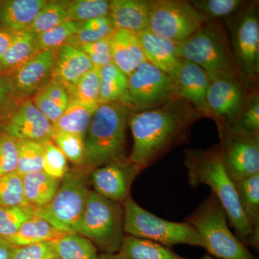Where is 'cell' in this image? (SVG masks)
I'll return each mask as SVG.
<instances>
[{
	"label": "cell",
	"instance_id": "1",
	"mask_svg": "<svg viewBox=\"0 0 259 259\" xmlns=\"http://www.w3.org/2000/svg\"><path fill=\"white\" fill-rule=\"evenodd\" d=\"M201 117L190 103L177 97L157 108L131 111L128 126L134 144L127 158L148 168L185 141L191 126Z\"/></svg>",
	"mask_w": 259,
	"mask_h": 259
},
{
	"label": "cell",
	"instance_id": "2",
	"mask_svg": "<svg viewBox=\"0 0 259 259\" xmlns=\"http://www.w3.org/2000/svg\"><path fill=\"white\" fill-rule=\"evenodd\" d=\"M185 165L192 187L209 186L222 205L236 236L250 246L252 232L243 215L234 182L228 176L220 152L219 145L206 150H185Z\"/></svg>",
	"mask_w": 259,
	"mask_h": 259
},
{
	"label": "cell",
	"instance_id": "3",
	"mask_svg": "<svg viewBox=\"0 0 259 259\" xmlns=\"http://www.w3.org/2000/svg\"><path fill=\"white\" fill-rule=\"evenodd\" d=\"M131 109L120 103L99 104L84 139V161L81 169L98 167L127 158L126 130Z\"/></svg>",
	"mask_w": 259,
	"mask_h": 259
},
{
	"label": "cell",
	"instance_id": "4",
	"mask_svg": "<svg viewBox=\"0 0 259 259\" xmlns=\"http://www.w3.org/2000/svg\"><path fill=\"white\" fill-rule=\"evenodd\" d=\"M177 54L208 74L229 75L248 85L237 66L227 32L218 22H206L191 36L177 42Z\"/></svg>",
	"mask_w": 259,
	"mask_h": 259
},
{
	"label": "cell",
	"instance_id": "5",
	"mask_svg": "<svg viewBox=\"0 0 259 259\" xmlns=\"http://www.w3.org/2000/svg\"><path fill=\"white\" fill-rule=\"evenodd\" d=\"M224 209L212 193L186 219L202 237L209 255L220 259H257L228 226Z\"/></svg>",
	"mask_w": 259,
	"mask_h": 259
},
{
	"label": "cell",
	"instance_id": "6",
	"mask_svg": "<svg viewBox=\"0 0 259 259\" xmlns=\"http://www.w3.org/2000/svg\"><path fill=\"white\" fill-rule=\"evenodd\" d=\"M74 233L88 238L102 253H118L125 236L123 204L92 190Z\"/></svg>",
	"mask_w": 259,
	"mask_h": 259
},
{
	"label": "cell",
	"instance_id": "7",
	"mask_svg": "<svg viewBox=\"0 0 259 259\" xmlns=\"http://www.w3.org/2000/svg\"><path fill=\"white\" fill-rule=\"evenodd\" d=\"M123 209L126 235L156 242L168 248L177 244L205 247L202 237L188 223L162 219L141 207L131 196L124 202Z\"/></svg>",
	"mask_w": 259,
	"mask_h": 259
},
{
	"label": "cell",
	"instance_id": "8",
	"mask_svg": "<svg viewBox=\"0 0 259 259\" xmlns=\"http://www.w3.org/2000/svg\"><path fill=\"white\" fill-rule=\"evenodd\" d=\"M91 187L90 173L77 167L71 168L61 180L52 200L44 207L34 209V215L61 232L74 233L93 190Z\"/></svg>",
	"mask_w": 259,
	"mask_h": 259
},
{
	"label": "cell",
	"instance_id": "9",
	"mask_svg": "<svg viewBox=\"0 0 259 259\" xmlns=\"http://www.w3.org/2000/svg\"><path fill=\"white\" fill-rule=\"evenodd\" d=\"M228 20L230 42L237 66L247 83L254 82L259 73L258 3H248Z\"/></svg>",
	"mask_w": 259,
	"mask_h": 259
},
{
	"label": "cell",
	"instance_id": "10",
	"mask_svg": "<svg viewBox=\"0 0 259 259\" xmlns=\"http://www.w3.org/2000/svg\"><path fill=\"white\" fill-rule=\"evenodd\" d=\"M219 148L225 168L233 182L259 174V133L236 124L218 127Z\"/></svg>",
	"mask_w": 259,
	"mask_h": 259
},
{
	"label": "cell",
	"instance_id": "11",
	"mask_svg": "<svg viewBox=\"0 0 259 259\" xmlns=\"http://www.w3.org/2000/svg\"><path fill=\"white\" fill-rule=\"evenodd\" d=\"M149 3L148 30L167 40L183 41L207 22L190 1L151 0Z\"/></svg>",
	"mask_w": 259,
	"mask_h": 259
},
{
	"label": "cell",
	"instance_id": "12",
	"mask_svg": "<svg viewBox=\"0 0 259 259\" xmlns=\"http://www.w3.org/2000/svg\"><path fill=\"white\" fill-rule=\"evenodd\" d=\"M127 79L132 111L157 108L177 97L171 78L147 61L140 64Z\"/></svg>",
	"mask_w": 259,
	"mask_h": 259
},
{
	"label": "cell",
	"instance_id": "13",
	"mask_svg": "<svg viewBox=\"0 0 259 259\" xmlns=\"http://www.w3.org/2000/svg\"><path fill=\"white\" fill-rule=\"evenodd\" d=\"M208 75L209 81L206 102L210 118L216 121L218 127L236 124L248 96L245 85L229 75Z\"/></svg>",
	"mask_w": 259,
	"mask_h": 259
},
{
	"label": "cell",
	"instance_id": "14",
	"mask_svg": "<svg viewBox=\"0 0 259 259\" xmlns=\"http://www.w3.org/2000/svg\"><path fill=\"white\" fill-rule=\"evenodd\" d=\"M143 170L127 158L107 163L90 172L91 187L102 197L123 204L131 197L133 182Z\"/></svg>",
	"mask_w": 259,
	"mask_h": 259
},
{
	"label": "cell",
	"instance_id": "15",
	"mask_svg": "<svg viewBox=\"0 0 259 259\" xmlns=\"http://www.w3.org/2000/svg\"><path fill=\"white\" fill-rule=\"evenodd\" d=\"M3 133L18 141L42 142L52 140L54 129L34 105L31 99H24L3 122Z\"/></svg>",
	"mask_w": 259,
	"mask_h": 259
},
{
	"label": "cell",
	"instance_id": "16",
	"mask_svg": "<svg viewBox=\"0 0 259 259\" xmlns=\"http://www.w3.org/2000/svg\"><path fill=\"white\" fill-rule=\"evenodd\" d=\"M56 51H40L30 60L9 74L16 91L31 98L51 80Z\"/></svg>",
	"mask_w": 259,
	"mask_h": 259
},
{
	"label": "cell",
	"instance_id": "17",
	"mask_svg": "<svg viewBox=\"0 0 259 259\" xmlns=\"http://www.w3.org/2000/svg\"><path fill=\"white\" fill-rule=\"evenodd\" d=\"M173 81L177 97L188 102L203 117H210L206 102L209 81L207 71L194 63L182 60Z\"/></svg>",
	"mask_w": 259,
	"mask_h": 259
},
{
	"label": "cell",
	"instance_id": "18",
	"mask_svg": "<svg viewBox=\"0 0 259 259\" xmlns=\"http://www.w3.org/2000/svg\"><path fill=\"white\" fill-rule=\"evenodd\" d=\"M93 68L84 52L78 47L66 44L56 51L51 80L69 88Z\"/></svg>",
	"mask_w": 259,
	"mask_h": 259
},
{
	"label": "cell",
	"instance_id": "19",
	"mask_svg": "<svg viewBox=\"0 0 259 259\" xmlns=\"http://www.w3.org/2000/svg\"><path fill=\"white\" fill-rule=\"evenodd\" d=\"M138 35L146 61L174 80L182 60L177 54V42L158 36L148 29Z\"/></svg>",
	"mask_w": 259,
	"mask_h": 259
},
{
	"label": "cell",
	"instance_id": "20",
	"mask_svg": "<svg viewBox=\"0 0 259 259\" xmlns=\"http://www.w3.org/2000/svg\"><path fill=\"white\" fill-rule=\"evenodd\" d=\"M112 63L128 76L146 61L138 34L115 29L110 37Z\"/></svg>",
	"mask_w": 259,
	"mask_h": 259
},
{
	"label": "cell",
	"instance_id": "21",
	"mask_svg": "<svg viewBox=\"0 0 259 259\" xmlns=\"http://www.w3.org/2000/svg\"><path fill=\"white\" fill-rule=\"evenodd\" d=\"M150 3L148 0H112L110 13L115 29L139 34L149 26Z\"/></svg>",
	"mask_w": 259,
	"mask_h": 259
},
{
	"label": "cell",
	"instance_id": "22",
	"mask_svg": "<svg viewBox=\"0 0 259 259\" xmlns=\"http://www.w3.org/2000/svg\"><path fill=\"white\" fill-rule=\"evenodd\" d=\"M47 0L0 1V29L17 33L28 30Z\"/></svg>",
	"mask_w": 259,
	"mask_h": 259
},
{
	"label": "cell",
	"instance_id": "23",
	"mask_svg": "<svg viewBox=\"0 0 259 259\" xmlns=\"http://www.w3.org/2000/svg\"><path fill=\"white\" fill-rule=\"evenodd\" d=\"M242 212L252 232L250 246L259 248V174L234 182Z\"/></svg>",
	"mask_w": 259,
	"mask_h": 259
},
{
	"label": "cell",
	"instance_id": "24",
	"mask_svg": "<svg viewBox=\"0 0 259 259\" xmlns=\"http://www.w3.org/2000/svg\"><path fill=\"white\" fill-rule=\"evenodd\" d=\"M99 104L120 103L129 106L128 79L113 63L100 69Z\"/></svg>",
	"mask_w": 259,
	"mask_h": 259
},
{
	"label": "cell",
	"instance_id": "25",
	"mask_svg": "<svg viewBox=\"0 0 259 259\" xmlns=\"http://www.w3.org/2000/svg\"><path fill=\"white\" fill-rule=\"evenodd\" d=\"M38 51L36 34L29 29L15 33L0 63V73L10 74L30 60Z\"/></svg>",
	"mask_w": 259,
	"mask_h": 259
},
{
	"label": "cell",
	"instance_id": "26",
	"mask_svg": "<svg viewBox=\"0 0 259 259\" xmlns=\"http://www.w3.org/2000/svg\"><path fill=\"white\" fill-rule=\"evenodd\" d=\"M61 182L44 171L23 175L24 195L27 203L34 209L47 205L55 196Z\"/></svg>",
	"mask_w": 259,
	"mask_h": 259
},
{
	"label": "cell",
	"instance_id": "27",
	"mask_svg": "<svg viewBox=\"0 0 259 259\" xmlns=\"http://www.w3.org/2000/svg\"><path fill=\"white\" fill-rule=\"evenodd\" d=\"M97 104H85L74 99H70L69 105L53 127L56 131L76 135L85 139Z\"/></svg>",
	"mask_w": 259,
	"mask_h": 259
},
{
	"label": "cell",
	"instance_id": "28",
	"mask_svg": "<svg viewBox=\"0 0 259 259\" xmlns=\"http://www.w3.org/2000/svg\"><path fill=\"white\" fill-rule=\"evenodd\" d=\"M119 255L122 259H190L159 243L125 235Z\"/></svg>",
	"mask_w": 259,
	"mask_h": 259
},
{
	"label": "cell",
	"instance_id": "29",
	"mask_svg": "<svg viewBox=\"0 0 259 259\" xmlns=\"http://www.w3.org/2000/svg\"><path fill=\"white\" fill-rule=\"evenodd\" d=\"M66 233L56 229L47 221L34 216L23 223L15 234L5 239L13 246L20 247L55 241Z\"/></svg>",
	"mask_w": 259,
	"mask_h": 259
},
{
	"label": "cell",
	"instance_id": "30",
	"mask_svg": "<svg viewBox=\"0 0 259 259\" xmlns=\"http://www.w3.org/2000/svg\"><path fill=\"white\" fill-rule=\"evenodd\" d=\"M59 259H98V249L93 242L78 233H66L54 241Z\"/></svg>",
	"mask_w": 259,
	"mask_h": 259
},
{
	"label": "cell",
	"instance_id": "31",
	"mask_svg": "<svg viewBox=\"0 0 259 259\" xmlns=\"http://www.w3.org/2000/svg\"><path fill=\"white\" fill-rule=\"evenodd\" d=\"M68 20H70L66 10V1H47L34 19L29 30L39 35Z\"/></svg>",
	"mask_w": 259,
	"mask_h": 259
},
{
	"label": "cell",
	"instance_id": "32",
	"mask_svg": "<svg viewBox=\"0 0 259 259\" xmlns=\"http://www.w3.org/2000/svg\"><path fill=\"white\" fill-rule=\"evenodd\" d=\"M190 2L207 21L231 18L248 4L243 0H194Z\"/></svg>",
	"mask_w": 259,
	"mask_h": 259
},
{
	"label": "cell",
	"instance_id": "33",
	"mask_svg": "<svg viewBox=\"0 0 259 259\" xmlns=\"http://www.w3.org/2000/svg\"><path fill=\"white\" fill-rule=\"evenodd\" d=\"M68 16L71 21L83 23L110 13V1L107 0H73L66 1Z\"/></svg>",
	"mask_w": 259,
	"mask_h": 259
},
{
	"label": "cell",
	"instance_id": "34",
	"mask_svg": "<svg viewBox=\"0 0 259 259\" xmlns=\"http://www.w3.org/2000/svg\"><path fill=\"white\" fill-rule=\"evenodd\" d=\"M79 23L68 20L49 31L37 35L39 51H57L69 44L79 30Z\"/></svg>",
	"mask_w": 259,
	"mask_h": 259
},
{
	"label": "cell",
	"instance_id": "35",
	"mask_svg": "<svg viewBox=\"0 0 259 259\" xmlns=\"http://www.w3.org/2000/svg\"><path fill=\"white\" fill-rule=\"evenodd\" d=\"M100 86V69L94 67L74 85L66 90L70 99H74L85 104L98 105Z\"/></svg>",
	"mask_w": 259,
	"mask_h": 259
},
{
	"label": "cell",
	"instance_id": "36",
	"mask_svg": "<svg viewBox=\"0 0 259 259\" xmlns=\"http://www.w3.org/2000/svg\"><path fill=\"white\" fill-rule=\"evenodd\" d=\"M18 165L17 171L22 176L44 170L42 142L18 141Z\"/></svg>",
	"mask_w": 259,
	"mask_h": 259
},
{
	"label": "cell",
	"instance_id": "37",
	"mask_svg": "<svg viewBox=\"0 0 259 259\" xmlns=\"http://www.w3.org/2000/svg\"><path fill=\"white\" fill-rule=\"evenodd\" d=\"M34 216V208L30 205L0 207V236H13Z\"/></svg>",
	"mask_w": 259,
	"mask_h": 259
},
{
	"label": "cell",
	"instance_id": "38",
	"mask_svg": "<svg viewBox=\"0 0 259 259\" xmlns=\"http://www.w3.org/2000/svg\"><path fill=\"white\" fill-rule=\"evenodd\" d=\"M28 205L24 195L23 176L18 171L0 177V207Z\"/></svg>",
	"mask_w": 259,
	"mask_h": 259
},
{
	"label": "cell",
	"instance_id": "39",
	"mask_svg": "<svg viewBox=\"0 0 259 259\" xmlns=\"http://www.w3.org/2000/svg\"><path fill=\"white\" fill-rule=\"evenodd\" d=\"M54 144L62 151L68 161L75 167L81 168L84 161V140L76 135L54 130L52 136Z\"/></svg>",
	"mask_w": 259,
	"mask_h": 259
},
{
	"label": "cell",
	"instance_id": "40",
	"mask_svg": "<svg viewBox=\"0 0 259 259\" xmlns=\"http://www.w3.org/2000/svg\"><path fill=\"white\" fill-rule=\"evenodd\" d=\"M44 171L49 176L62 180L69 171V161L52 140L42 141Z\"/></svg>",
	"mask_w": 259,
	"mask_h": 259
},
{
	"label": "cell",
	"instance_id": "41",
	"mask_svg": "<svg viewBox=\"0 0 259 259\" xmlns=\"http://www.w3.org/2000/svg\"><path fill=\"white\" fill-rule=\"evenodd\" d=\"M24 98L15 90L11 76L0 73V122H3L14 111Z\"/></svg>",
	"mask_w": 259,
	"mask_h": 259
},
{
	"label": "cell",
	"instance_id": "42",
	"mask_svg": "<svg viewBox=\"0 0 259 259\" xmlns=\"http://www.w3.org/2000/svg\"><path fill=\"white\" fill-rule=\"evenodd\" d=\"M18 141L3 134L0 137V177L17 171Z\"/></svg>",
	"mask_w": 259,
	"mask_h": 259
},
{
	"label": "cell",
	"instance_id": "43",
	"mask_svg": "<svg viewBox=\"0 0 259 259\" xmlns=\"http://www.w3.org/2000/svg\"><path fill=\"white\" fill-rule=\"evenodd\" d=\"M57 258L54 241L13 246L11 259H54Z\"/></svg>",
	"mask_w": 259,
	"mask_h": 259
},
{
	"label": "cell",
	"instance_id": "44",
	"mask_svg": "<svg viewBox=\"0 0 259 259\" xmlns=\"http://www.w3.org/2000/svg\"><path fill=\"white\" fill-rule=\"evenodd\" d=\"M250 133H259V97L257 92L248 95L241 115L236 123Z\"/></svg>",
	"mask_w": 259,
	"mask_h": 259
},
{
	"label": "cell",
	"instance_id": "45",
	"mask_svg": "<svg viewBox=\"0 0 259 259\" xmlns=\"http://www.w3.org/2000/svg\"><path fill=\"white\" fill-rule=\"evenodd\" d=\"M78 48L86 54L95 68L101 69L112 63L110 37Z\"/></svg>",
	"mask_w": 259,
	"mask_h": 259
},
{
	"label": "cell",
	"instance_id": "46",
	"mask_svg": "<svg viewBox=\"0 0 259 259\" xmlns=\"http://www.w3.org/2000/svg\"><path fill=\"white\" fill-rule=\"evenodd\" d=\"M14 34L13 32L0 29V63L3 61L8 48L10 47V42L13 40Z\"/></svg>",
	"mask_w": 259,
	"mask_h": 259
},
{
	"label": "cell",
	"instance_id": "47",
	"mask_svg": "<svg viewBox=\"0 0 259 259\" xmlns=\"http://www.w3.org/2000/svg\"><path fill=\"white\" fill-rule=\"evenodd\" d=\"M13 247L5 238L0 236V259H11Z\"/></svg>",
	"mask_w": 259,
	"mask_h": 259
},
{
	"label": "cell",
	"instance_id": "48",
	"mask_svg": "<svg viewBox=\"0 0 259 259\" xmlns=\"http://www.w3.org/2000/svg\"><path fill=\"white\" fill-rule=\"evenodd\" d=\"M98 259H122L118 253H102Z\"/></svg>",
	"mask_w": 259,
	"mask_h": 259
},
{
	"label": "cell",
	"instance_id": "49",
	"mask_svg": "<svg viewBox=\"0 0 259 259\" xmlns=\"http://www.w3.org/2000/svg\"><path fill=\"white\" fill-rule=\"evenodd\" d=\"M200 259H220V258H215V257L212 256V255L207 254V255H204V256L202 257V258H201Z\"/></svg>",
	"mask_w": 259,
	"mask_h": 259
},
{
	"label": "cell",
	"instance_id": "50",
	"mask_svg": "<svg viewBox=\"0 0 259 259\" xmlns=\"http://www.w3.org/2000/svg\"><path fill=\"white\" fill-rule=\"evenodd\" d=\"M3 134H4V133H3V124L0 122V137H1L2 135Z\"/></svg>",
	"mask_w": 259,
	"mask_h": 259
},
{
	"label": "cell",
	"instance_id": "51",
	"mask_svg": "<svg viewBox=\"0 0 259 259\" xmlns=\"http://www.w3.org/2000/svg\"><path fill=\"white\" fill-rule=\"evenodd\" d=\"M54 259H59V258H54Z\"/></svg>",
	"mask_w": 259,
	"mask_h": 259
}]
</instances>
